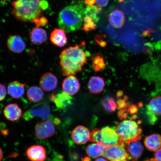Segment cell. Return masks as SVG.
I'll use <instances>...</instances> for the list:
<instances>
[{
    "mask_svg": "<svg viewBox=\"0 0 161 161\" xmlns=\"http://www.w3.org/2000/svg\"><path fill=\"white\" fill-rule=\"evenodd\" d=\"M128 154L134 158H140L144 151V147L138 141H134L126 146Z\"/></svg>",
    "mask_w": 161,
    "mask_h": 161,
    "instance_id": "7402d4cb",
    "label": "cell"
},
{
    "mask_svg": "<svg viewBox=\"0 0 161 161\" xmlns=\"http://www.w3.org/2000/svg\"><path fill=\"white\" fill-rule=\"evenodd\" d=\"M124 95V92L122 90H119L116 92V97L118 98H121Z\"/></svg>",
    "mask_w": 161,
    "mask_h": 161,
    "instance_id": "7bdbcfd3",
    "label": "cell"
},
{
    "mask_svg": "<svg viewBox=\"0 0 161 161\" xmlns=\"http://www.w3.org/2000/svg\"><path fill=\"white\" fill-rule=\"evenodd\" d=\"M84 25L83 27L81 29L82 30H84L86 33L88 32L95 30L97 27L96 25L95 22L91 18L88 16H85L84 18Z\"/></svg>",
    "mask_w": 161,
    "mask_h": 161,
    "instance_id": "83f0119b",
    "label": "cell"
},
{
    "mask_svg": "<svg viewBox=\"0 0 161 161\" xmlns=\"http://www.w3.org/2000/svg\"><path fill=\"white\" fill-rule=\"evenodd\" d=\"M95 161H108L105 159L100 158L97 159L95 160Z\"/></svg>",
    "mask_w": 161,
    "mask_h": 161,
    "instance_id": "681fc988",
    "label": "cell"
},
{
    "mask_svg": "<svg viewBox=\"0 0 161 161\" xmlns=\"http://www.w3.org/2000/svg\"><path fill=\"white\" fill-rule=\"evenodd\" d=\"M64 92L70 96H73L80 89L79 80L75 76H68L64 80L62 85Z\"/></svg>",
    "mask_w": 161,
    "mask_h": 161,
    "instance_id": "30bf717a",
    "label": "cell"
},
{
    "mask_svg": "<svg viewBox=\"0 0 161 161\" xmlns=\"http://www.w3.org/2000/svg\"><path fill=\"white\" fill-rule=\"evenodd\" d=\"M50 99L54 102L58 108L64 109L72 104V98L69 94L63 92L58 94H52Z\"/></svg>",
    "mask_w": 161,
    "mask_h": 161,
    "instance_id": "9a60e30c",
    "label": "cell"
},
{
    "mask_svg": "<svg viewBox=\"0 0 161 161\" xmlns=\"http://www.w3.org/2000/svg\"><path fill=\"white\" fill-rule=\"evenodd\" d=\"M32 22L35 24L36 27H39L40 26H45L47 25L48 20L45 17H40L34 19Z\"/></svg>",
    "mask_w": 161,
    "mask_h": 161,
    "instance_id": "1f68e13d",
    "label": "cell"
},
{
    "mask_svg": "<svg viewBox=\"0 0 161 161\" xmlns=\"http://www.w3.org/2000/svg\"><path fill=\"white\" fill-rule=\"evenodd\" d=\"M7 94V91L5 86L0 84V102L5 99Z\"/></svg>",
    "mask_w": 161,
    "mask_h": 161,
    "instance_id": "d6a6232c",
    "label": "cell"
},
{
    "mask_svg": "<svg viewBox=\"0 0 161 161\" xmlns=\"http://www.w3.org/2000/svg\"><path fill=\"white\" fill-rule=\"evenodd\" d=\"M54 123L56 125H58L60 124V120L58 118H56L54 120Z\"/></svg>",
    "mask_w": 161,
    "mask_h": 161,
    "instance_id": "f6af8a7d",
    "label": "cell"
},
{
    "mask_svg": "<svg viewBox=\"0 0 161 161\" xmlns=\"http://www.w3.org/2000/svg\"><path fill=\"white\" fill-rule=\"evenodd\" d=\"M154 30H146V31H144L142 33V36L143 37H147L148 36H150L151 34L154 32Z\"/></svg>",
    "mask_w": 161,
    "mask_h": 161,
    "instance_id": "ab89813d",
    "label": "cell"
},
{
    "mask_svg": "<svg viewBox=\"0 0 161 161\" xmlns=\"http://www.w3.org/2000/svg\"><path fill=\"white\" fill-rule=\"evenodd\" d=\"M3 151H2L1 148H0V161L3 159Z\"/></svg>",
    "mask_w": 161,
    "mask_h": 161,
    "instance_id": "7dc6e473",
    "label": "cell"
},
{
    "mask_svg": "<svg viewBox=\"0 0 161 161\" xmlns=\"http://www.w3.org/2000/svg\"><path fill=\"white\" fill-rule=\"evenodd\" d=\"M57 77L50 72H47L42 76L40 80L41 87L46 92H50L55 89L58 85Z\"/></svg>",
    "mask_w": 161,
    "mask_h": 161,
    "instance_id": "7c38bea8",
    "label": "cell"
},
{
    "mask_svg": "<svg viewBox=\"0 0 161 161\" xmlns=\"http://www.w3.org/2000/svg\"><path fill=\"white\" fill-rule=\"evenodd\" d=\"M116 131L119 137V143H123L126 146L132 142L138 141L142 138V130L133 120L123 121L116 126Z\"/></svg>",
    "mask_w": 161,
    "mask_h": 161,
    "instance_id": "277c9868",
    "label": "cell"
},
{
    "mask_svg": "<svg viewBox=\"0 0 161 161\" xmlns=\"http://www.w3.org/2000/svg\"><path fill=\"white\" fill-rule=\"evenodd\" d=\"M7 46L10 51L16 53H21L25 50V42L20 36L11 35L7 40Z\"/></svg>",
    "mask_w": 161,
    "mask_h": 161,
    "instance_id": "8fae6325",
    "label": "cell"
},
{
    "mask_svg": "<svg viewBox=\"0 0 161 161\" xmlns=\"http://www.w3.org/2000/svg\"><path fill=\"white\" fill-rule=\"evenodd\" d=\"M51 161H64L62 160V158H59V156H57V158H54L53 160Z\"/></svg>",
    "mask_w": 161,
    "mask_h": 161,
    "instance_id": "bcb514c9",
    "label": "cell"
},
{
    "mask_svg": "<svg viewBox=\"0 0 161 161\" xmlns=\"http://www.w3.org/2000/svg\"><path fill=\"white\" fill-rule=\"evenodd\" d=\"M109 0H96L97 5L101 7H106L108 4Z\"/></svg>",
    "mask_w": 161,
    "mask_h": 161,
    "instance_id": "8d00e7d4",
    "label": "cell"
},
{
    "mask_svg": "<svg viewBox=\"0 0 161 161\" xmlns=\"http://www.w3.org/2000/svg\"><path fill=\"white\" fill-rule=\"evenodd\" d=\"M27 97L30 102H38L41 101L44 96L43 90L37 86H31L27 91Z\"/></svg>",
    "mask_w": 161,
    "mask_h": 161,
    "instance_id": "603a6c76",
    "label": "cell"
},
{
    "mask_svg": "<svg viewBox=\"0 0 161 161\" xmlns=\"http://www.w3.org/2000/svg\"><path fill=\"white\" fill-rule=\"evenodd\" d=\"M104 148V147L99 144H90L86 147V153L90 158H97L102 156Z\"/></svg>",
    "mask_w": 161,
    "mask_h": 161,
    "instance_id": "cb8c5ba5",
    "label": "cell"
},
{
    "mask_svg": "<svg viewBox=\"0 0 161 161\" xmlns=\"http://www.w3.org/2000/svg\"><path fill=\"white\" fill-rule=\"evenodd\" d=\"M25 83H21L17 80L12 81L8 86V93L14 98H19L25 93Z\"/></svg>",
    "mask_w": 161,
    "mask_h": 161,
    "instance_id": "e0dca14e",
    "label": "cell"
},
{
    "mask_svg": "<svg viewBox=\"0 0 161 161\" xmlns=\"http://www.w3.org/2000/svg\"><path fill=\"white\" fill-rule=\"evenodd\" d=\"M98 45H99L102 47H105L107 45L106 42L104 41L97 42Z\"/></svg>",
    "mask_w": 161,
    "mask_h": 161,
    "instance_id": "ee69618b",
    "label": "cell"
},
{
    "mask_svg": "<svg viewBox=\"0 0 161 161\" xmlns=\"http://www.w3.org/2000/svg\"><path fill=\"white\" fill-rule=\"evenodd\" d=\"M41 0H16L12 3L13 14L16 19L24 22H32L40 17L43 10L40 8Z\"/></svg>",
    "mask_w": 161,
    "mask_h": 161,
    "instance_id": "3957f363",
    "label": "cell"
},
{
    "mask_svg": "<svg viewBox=\"0 0 161 161\" xmlns=\"http://www.w3.org/2000/svg\"><path fill=\"white\" fill-rule=\"evenodd\" d=\"M128 97L127 96H125L123 98H119L117 102L118 110L126 108L128 106Z\"/></svg>",
    "mask_w": 161,
    "mask_h": 161,
    "instance_id": "4dcf8cb0",
    "label": "cell"
},
{
    "mask_svg": "<svg viewBox=\"0 0 161 161\" xmlns=\"http://www.w3.org/2000/svg\"><path fill=\"white\" fill-rule=\"evenodd\" d=\"M107 37V36L105 34H102L95 36L94 38V39L96 40V42H97L104 41L103 40L106 39Z\"/></svg>",
    "mask_w": 161,
    "mask_h": 161,
    "instance_id": "d590c367",
    "label": "cell"
},
{
    "mask_svg": "<svg viewBox=\"0 0 161 161\" xmlns=\"http://www.w3.org/2000/svg\"><path fill=\"white\" fill-rule=\"evenodd\" d=\"M96 2V0H85L84 3L87 5V6H90V7H92Z\"/></svg>",
    "mask_w": 161,
    "mask_h": 161,
    "instance_id": "60d3db41",
    "label": "cell"
},
{
    "mask_svg": "<svg viewBox=\"0 0 161 161\" xmlns=\"http://www.w3.org/2000/svg\"><path fill=\"white\" fill-rule=\"evenodd\" d=\"M28 158L31 161H44L46 155L45 148L40 145L30 147L26 152Z\"/></svg>",
    "mask_w": 161,
    "mask_h": 161,
    "instance_id": "4fadbf2b",
    "label": "cell"
},
{
    "mask_svg": "<svg viewBox=\"0 0 161 161\" xmlns=\"http://www.w3.org/2000/svg\"><path fill=\"white\" fill-rule=\"evenodd\" d=\"M137 107L136 105L132 104L130 105L128 108V111L129 114H136L138 112Z\"/></svg>",
    "mask_w": 161,
    "mask_h": 161,
    "instance_id": "e575fe53",
    "label": "cell"
},
{
    "mask_svg": "<svg viewBox=\"0 0 161 161\" xmlns=\"http://www.w3.org/2000/svg\"><path fill=\"white\" fill-rule=\"evenodd\" d=\"M30 37L34 45H40L47 40V33L45 30L42 28H34L30 32Z\"/></svg>",
    "mask_w": 161,
    "mask_h": 161,
    "instance_id": "44dd1931",
    "label": "cell"
},
{
    "mask_svg": "<svg viewBox=\"0 0 161 161\" xmlns=\"http://www.w3.org/2000/svg\"><path fill=\"white\" fill-rule=\"evenodd\" d=\"M126 110V108H125L119 111L118 112V116L120 120H125L126 119L128 114L125 113Z\"/></svg>",
    "mask_w": 161,
    "mask_h": 161,
    "instance_id": "836d02e7",
    "label": "cell"
},
{
    "mask_svg": "<svg viewBox=\"0 0 161 161\" xmlns=\"http://www.w3.org/2000/svg\"><path fill=\"white\" fill-rule=\"evenodd\" d=\"M82 161H91L90 159L87 157H86L82 159Z\"/></svg>",
    "mask_w": 161,
    "mask_h": 161,
    "instance_id": "c3c4849f",
    "label": "cell"
},
{
    "mask_svg": "<svg viewBox=\"0 0 161 161\" xmlns=\"http://www.w3.org/2000/svg\"><path fill=\"white\" fill-rule=\"evenodd\" d=\"M144 144L149 150L156 152L161 148V136L154 134L147 136L145 138Z\"/></svg>",
    "mask_w": 161,
    "mask_h": 161,
    "instance_id": "ffe728a7",
    "label": "cell"
},
{
    "mask_svg": "<svg viewBox=\"0 0 161 161\" xmlns=\"http://www.w3.org/2000/svg\"><path fill=\"white\" fill-rule=\"evenodd\" d=\"M90 132L87 128L78 126L74 129L71 133L72 141L78 144H84L89 141Z\"/></svg>",
    "mask_w": 161,
    "mask_h": 161,
    "instance_id": "9c48e42d",
    "label": "cell"
},
{
    "mask_svg": "<svg viewBox=\"0 0 161 161\" xmlns=\"http://www.w3.org/2000/svg\"><path fill=\"white\" fill-rule=\"evenodd\" d=\"M59 59L62 73L65 76L81 71L87 61L86 53L77 45L64 50L60 54Z\"/></svg>",
    "mask_w": 161,
    "mask_h": 161,
    "instance_id": "6da1fadb",
    "label": "cell"
},
{
    "mask_svg": "<svg viewBox=\"0 0 161 161\" xmlns=\"http://www.w3.org/2000/svg\"><path fill=\"white\" fill-rule=\"evenodd\" d=\"M84 9L81 5L67 6L60 11L58 18L60 29L66 32L79 30L84 21Z\"/></svg>",
    "mask_w": 161,
    "mask_h": 161,
    "instance_id": "7a4b0ae2",
    "label": "cell"
},
{
    "mask_svg": "<svg viewBox=\"0 0 161 161\" xmlns=\"http://www.w3.org/2000/svg\"><path fill=\"white\" fill-rule=\"evenodd\" d=\"M102 143L101 145L104 147H110L118 144L119 138L115 130L108 126L101 130Z\"/></svg>",
    "mask_w": 161,
    "mask_h": 161,
    "instance_id": "ba28073f",
    "label": "cell"
},
{
    "mask_svg": "<svg viewBox=\"0 0 161 161\" xmlns=\"http://www.w3.org/2000/svg\"><path fill=\"white\" fill-rule=\"evenodd\" d=\"M148 108L153 114L161 115V96H158L153 98L149 103Z\"/></svg>",
    "mask_w": 161,
    "mask_h": 161,
    "instance_id": "d4e9b609",
    "label": "cell"
},
{
    "mask_svg": "<svg viewBox=\"0 0 161 161\" xmlns=\"http://www.w3.org/2000/svg\"><path fill=\"white\" fill-rule=\"evenodd\" d=\"M124 1V0H118V1L119 3H122Z\"/></svg>",
    "mask_w": 161,
    "mask_h": 161,
    "instance_id": "f907efd6",
    "label": "cell"
},
{
    "mask_svg": "<svg viewBox=\"0 0 161 161\" xmlns=\"http://www.w3.org/2000/svg\"><path fill=\"white\" fill-rule=\"evenodd\" d=\"M150 161L149 160H147V161Z\"/></svg>",
    "mask_w": 161,
    "mask_h": 161,
    "instance_id": "816d5d0a",
    "label": "cell"
},
{
    "mask_svg": "<svg viewBox=\"0 0 161 161\" xmlns=\"http://www.w3.org/2000/svg\"><path fill=\"white\" fill-rule=\"evenodd\" d=\"M51 116V108L47 103H42L33 107L23 114L24 120L29 121L36 117L47 119Z\"/></svg>",
    "mask_w": 161,
    "mask_h": 161,
    "instance_id": "8992f818",
    "label": "cell"
},
{
    "mask_svg": "<svg viewBox=\"0 0 161 161\" xmlns=\"http://www.w3.org/2000/svg\"><path fill=\"white\" fill-rule=\"evenodd\" d=\"M102 106L106 111L113 112L118 108L117 104L114 98L109 96H106L102 101Z\"/></svg>",
    "mask_w": 161,
    "mask_h": 161,
    "instance_id": "484cf974",
    "label": "cell"
},
{
    "mask_svg": "<svg viewBox=\"0 0 161 161\" xmlns=\"http://www.w3.org/2000/svg\"><path fill=\"white\" fill-rule=\"evenodd\" d=\"M87 86L90 93L97 94L103 90L105 86V82L103 78L100 76H94L90 78Z\"/></svg>",
    "mask_w": 161,
    "mask_h": 161,
    "instance_id": "d6986e66",
    "label": "cell"
},
{
    "mask_svg": "<svg viewBox=\"0 0 161 161\" xmlns=\"http://www.w3.org/2000/svg\"><path fill=\"white\" fill-rule=\"evenodd\" d=\"M154 158L156 161H161V148L156 151Z\"/></svg>",
    "mask_w": 161,
    "mask_h": 161,
    "instance_id": "f35d334b",
    "label": "cell"
},
{
    "mask_svg": "<svg viewBox=\"0 0 161 161\" xmlns=\"http://www.w3.org/2000/svg\"><path fill=\"white\" fill-rule=\"evenodd\" d=\"M102 156L110 161H127L130 158L123 143L104 147Z\"/></svg>",
    "mask_w": 161,
    "mask_h": 161,
    "instance_id": "5b68a950",
    "label": "cell"
},
{
    "mask_svg": "<svg viewBox=\"0 0 161 161\" xmlns=\"http://www.w3.org/2000/svg\"><path fill=\"white\" fill-rule=\"evenodd\" d=\"M84 15L85 16H88L93 20L95 23H98L99 21L100 18L98 14L97 13L94 7L86 6L85 9H84Z\"/></svg>",
    "mask_w": 161,
    "mask_h": 161,
    "instance_id": "f1b7e54d",
    "label": "cell"
},
{
    "mask_svg": "<svg viewBox=\"0 0 161 161\" xmlns=\"http://www.w3.org/2000/svg\"><path fill=\"white\" fill-rule=\"evenodd\" d=\"M89 141L95 143L101 144V130L96 128L92 130L90 134Z\"/></svg>",
    "mask_w": 161,
    "mask_h": 161,
    "instance_id": "f546056e",
    "label": "cell"
},
{
    "mask_svg": "<svg viewBox=\"0 0 161 161\" xmlns=\"http://www.w3.org/2000/svg\"><path fill=\"white\" fill-rule=\"evenodd\" d=\"M92 69L96 72L103 70L106 67V64L103 57L100 55H97L92 58Z\"/></svg>",
    "mask_w": 161,
    "mask_h": 161,
    "instance_id": "4316f807",
    "label": "cell"
},
{
    "mask_svg": "<svg viewBox=\"0 0 161 161\" xmlns=\"http://www.w3.org/2000/svg\"><path fill=\"white\" fill-rule=\"evenodd\" d=\"M35 133L36 136L40 139L51 137L55 133V126L49 120L40 122L36 126Z\"/></svg>",
    "mask_w": 161,
    "mask_h": 161,
    "instance_id": "52a82bcc",
    "label": "cell"
},
{
    "mask_svg": "<svg viewBox=\"0 0 161 161\" xmlns=\"http://www.w3.org/2000/svg\"><path fill=\"white\" fill-rule=\"evenodd\" d=\"M94 9L98 15L100 14L102 11V8L101 6L98 5L94 6Z\"/></svg>",
    "mask_w": 161,
    "mask_h": 161,
    "instance_id": "b9f144b4",
    "label": "cell"
},
{
    "mask_svg": "<svg viewBox=\"0 0 161 161\" xmlns=\"http://www.w3.org/2000/svg\"><path fill=\"white\" fill-rule=\"evenodd\" d=\"M108 18L110 25L116 29H120L125 23V15L121 10L114 9L108 15Z\"/></svg>",
    "mask_w": 161,
    "mask_h": 161,
    "instance_id": "5bb4252c",
    "label": "cell"
},
{
    "mask_svg": "<svg viewBox=\"0 0 161 161\" xmlns=\"http://www.w3.org/2000/svg\"><path fill=\"white\" fill-rule=\"evenodd\" d=\"M3 113L6 119L14 121L19 120L21 117L22 111L17 103H11L5 107Z\"/></svg>",
    "mask_w": 161,
    "mask_h": 161,
    "instance_id": "2e32d148",
    "label": "cell"
},
{
    "mask_svg": "<svg viewBox=\"0 0 161 161\" xmlns=\"http://www.w3.org/2000/svg\"><path fill=\"white\" fill-rule=\"evenodd\" d=\"M40 8L43 11L47 8L49 5H48L47 1H45V0H41L40 2Z\"/></svg>",
    "mask_w": 161,
    "mask_h": 161,
    "instance_id": "74e56055",
    "label": "cell"
},
{
    "mask_svg": "<svg viewBox=\"0 0 161 161\" xmlns=\"http://www.w3.org/2000/svg\"><path fill=\"white\" fill-rule=\"evenodd\" d=\"M52 43L58 47H64L67 43V38L65 31L61 29H55L52 32L50 36Z\"/></svg>",
    "mask_w": 161,
    "mask_h": 161,
    "instance_id": "ac0fdd59",
    "label": "cell"
}]
</instances>
